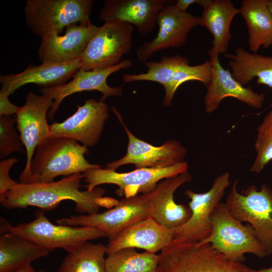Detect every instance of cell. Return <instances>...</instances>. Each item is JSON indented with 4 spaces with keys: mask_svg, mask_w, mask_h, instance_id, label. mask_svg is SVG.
Instances as JSON below:
<instances>
[{
    "mask_svg": "<svg viewBox=\"0 0 272 272\" xmlns=\"http://www.w3.org/2000/svg\"><path fill=\"white\" fill-rule=\"evenodd\" d=\"M83 178V173H78L49 183H18L0 197L1 205L10 210L33 206L49 211L57 208L61 201L70 200L75 202L77 212L92 214L98 213L102 206L113 204V198L104 197L105 191L102 188L80 190Z\"/></svg>",
    "mask_w": 272,
    "mask_h": 272,
    "instance_id": "obj_1",
    "label": "cell"
},
{
    "mask_svg": "<svg viewBox=\"0 0 272 272\" xmlns=\"http://www.w3.org/2000/svg\"><path fill=\"white\" fill-rule=\"evenodd\" d=\"M89 150L77 141L65 138L50 137L36 149L27 183H46L57 176H69L100 167L85 158ZM27 184V183H26Z\"/></svg>",
    "mask_w": 272,
    "mask_h": 272,
    "instance_id": "obj_2",
    "label": "cell"
},
{
    "mask_svg": "<svg viewBox=\"0 0 272 272\" xmlns=\"http://www.w3.org/2000/svg\"><path fill=\"white\" fill-rule=\"evenodd\" d=\"M156 272H255L231 260L209 243L175 238L159 254Z\"/></svg>",
    "mask_w": 272,
    "mask_h": 272,
    "instance_id": "obj_3",
    "label": "cell"
},
{
    "mask_svg": "<svg viewBox=\"0 0 272 272\" xmlns=\"http://www.w3.org/2000/svg\"><path fill=\"white\" fill-rule=\"evenodd\" d=\"M32 221L12 226L1 220V232H11L23 236L49 249L62 248L72 252L92 240L107 237L101 230L89 226L55 225L45 216L43 211L37 210Z\"/></svg>",
    "mask_w": 272,
    "mask_h": 272,
    "instance_id": "obj_4",
    "label": "cell"
},
{
    "mask_svg": "<svg viewBox=\"0 0 272 272\" xmlns=\"http://www.w3.org/2000/svg\"><path fill=\"white\" fill-rule=\"evenodd\" d=\"M210 235L200 241L209 243L228 258L244 262V254L252 253L259 258L267 254L249 225H244L229 213L225 203L220 202L211 216Z\"/></svg>",
    "mask_w": 272,
    "mask_h": 272,
    "instance_id": "obj_5",
    "label": "cell"
},
{
    "mask_svg": "<svg viewBox=\"0 0 272 272\" xmlns=\"http://www.w3.org/2000/svg\"><path fill=\"white\" fill-rule=\"evenodd\" d=\"M92 0H28L24 8L26 22L41 38L60 34L72 25H88Z\"/></svg>",
    "mask_w": 272,
    "mask_h": 272,
    "instance_id": "obj_6",
    "label": "cell"
},
{
    "mask_svg": "<svg viewBox=\"0 0 272 272\" xmlns=\"http://www.w3.org/2000/svg\"><path fill=\"white\" fill-rule=\"evenodd\" d=\"M189 63L188 58L185 56H163L158 61L143 62L147 67L146 73L124 74L123 81L125 83L147 81L160 84L165 90L163 104L169 107L177 90L182 84L197 81L206 86L211 79L213 65L210 59L196 65H190Z\"/></svg>",
    "mask_w": 272,
    "mask_h": 272,
    "instance_id": "obj_7",
    "label": "cell"
},
{
    "mask_svg": "<svg viewBox=\"0 0 272 272\" xmlns=\"http://www.w3.org/2000/svg\"><path fill=\"white\" fill-rule=\"evenodd\" d=\"M237 184L235 180L225 205L233 218L250 224L267 255H272V190L265 184L259 190L251 185L240 193Z\"/></svg>",
    "mask_w": 272,
    "mask_h": 272,
    "instance_id": "obj_8",
    "label": "cell"
},
{
    "mask_svg": "<svg viewBox=\"0 0 272 272\" xmlns=\"http://www.w3.org/2000/svg\"><path fill=\"white\" fill-rule=\"evenodd\" d=\"M134 26L129 23L106 20L99 27L79 58L80 70L106 69L120 63L132 46Z\"/></svg>",
    "mask_w": 272,
    "mask_h": 272,
    "instance_id": "obj_9",
    "label": "cell"
},
{
    "mask_svg": "<svg viewBox=\"0 0 272 272\" xmlns=\"http://www.w3.org/2000/svg\"><path fill=\"white\" fill-rule=\"evenodd\" d=\"M153 212L152 203L147 193L123 198L113 208L102 213L71 216L57 219L56 223L97 228L104 232L110 241L131 225L152 217Z\"/></svg>",
    "mask_w": 272,
    "mask_h": 272,
    "instance_id": "obj_10",
    "label": "cell"
},
{
    "mask_svg": "<svg viewBox=\"0 0 272 272\" xmlns=\"http://www.w3.org/2000/svg\"><path fill=\"white\" fill-rule=\"evenodd\" d=\"M188 169L187 163L184 161L165 168H138L123 173L100 167L89 169L83 175L87 190L92 191L101 184H112L118 187L116 194L129 197L138 193H148L156 187L160 180L187 172Z\"/></svg>",
    "mask_w": 272,
    "mask_h": 272,
    "instance_id": "obj_11",
    "label": "cell"
},
{
    "mask_svg": "<svg viewBox=\"0 0 272 272\" xmlns=\"http://www.w3.org/2000/svg\"><path fill=\"white\" fill-rule=\"evenodd\" d=\"M53 103V100L49 96L38 95L30 91L26 96L24 105L19 107L16 114L17 127L26 153V165L20 175L19 183H28L36 149L41 142L50 137L47 113Z\"/></svg>",
    "mask_w": 272,
    "mask_h": 272,
    "instance_id": "obj_12",
    "label": "cell"
},
{
    "mask_svg": "<svg viewBox=\"0 0 272 272\" xmlns=\"http://www.w3.org/2000/svg\"><path fill=\"white\" fill-rule=\"evenodd\" d=\"M230 173L224 172L215 179L207 192L199 193L191 189L185 191V195L190 199L188 206L191 216L183 225L172 230L173 239L199 242L210 235L212 230L211 216L230 185Z\"/></svg>",
    "mask_w": 272,
    "mask_h": 272,
    "instance_id": "obj_13",
    "label": "cell"
},
{
    "mask_svg": "<svg viewBox=\"0 0 272 272\" xmlns=\"http://www.w3.org/2000/svg\"><path fill=\"white\" fill-rule=\"evenodd\" d=\"M113 111L122 124L128 138L126 154L121 158L106 165L108 169L116 170L126 164H133L138 168H165L182 163L187 153V149L175 140L166 141L160 146H154L135 137L124 124L117 110Z\"/></svg>",
    "mask_w": 272,
    "mask_h": 272,
    "instance_id": "obj_14",
    "label": "cell"
},
{
    "mask_svg": "<svg viewBox=\"0 0 272 272\" xmlns=\"http://www.w3.org/2000/svg\"><path fill=\"white\" fill-rule=\"evenodd\" d=\"M156 24L159 27L156 36L137 49V58L141 62L146 61L158 51L182 46L190 31L199 25V17L180 12L174 4H169L157 14Z\"/></svg>",
    "mask_w": 272,
    "mask_h": 272,
    "instance_id": "obj_15",
    "label": "cell"
},
{
    "mask_svg": "<svg viewBox=\"0 0 272 272\" xmlns=\"http://www.w3.org/2000/svg\"><path fill=\"white\" fill-rule=\"evenodd\" d=\"M108 117V105L90 98L65 120L50 125V137L72 139L87 147L93 146L99 142Z\"/></svg>",
    "mask_w": 272,
    "mask_h": 272,
    "instance_id": "obj_16",
    "label": "cell"
},
{
    "mask_svg": "<svg viewBox=\"0 0 272 272\" xmlns=\"http://www.w3.org/2000/svg\"><path fill=\"white\" fill-rule=\"evenodd\" d=\"M132 65L130 60L124 59L117 65L106 69L90 71L80 69L69 83L42 88L40 90L42 94L49 96L53 100V105L47 114L48 118L52 120L62 100L74 93L97 91L102 95L100 100L102 101L109 97L120 96L123 93L122 88L109 86L107 83V79L112 73L129 68Z\"/></svg>",
    "mask_w": 272,
    "mask_h": 272,
    "instance_id": "obj_17",
    "label": "cell"
},
{
    "mask_svg": "<svg viewBox=\"0 0 272 272\" xmlns=\"http://www.w3.org/2000/svg\"><path fill=\"white\" fill-rule=\"evenodd\" d=\"M213 65L212 77L206 85L204 98L205 109L208 113L215 112L221 101L226 97L234 98L256 109L260 108L264 95L255 92L251 87H245L237 81L231 72L221 64L219 55L208 52Z\"/></svg>",
    "mask_w": 272,
    "mask_h": 272,
    "instance_id": "obj_18",
    "label": "cell"
},
{
    "mask_svg": "<svg viewBox=\"0 0 272 272\" xmlns=\"http://www.w3.org/2000/svg\"><path fill=\"white\" fill-rule=\"evenodd\" d=\"M99 27L88 25L67 27L64 34H48L41 37L38 56L42 62L61 63L79 58Z\"/></svg>",
    "mask_w": 272,
    "mask_h": 272,
    "instance_id": "obj_19",
    "label": "cell"
},
{
    "mask_svg": "<svg viewBox=\"0 0 272 272\" xmlns=\"http://www.w3.org/2000/svg\"><path fill=\"white\" fill-rule=\"evenodd\" d=\"M170 0H107L101 9L99 19L104 21L114 20L135 26L138 32L145 36L156 25L158 13Z\"/></svg>",
    "mask_w": 272,
    "mask_h": 272,
    "instance_id": "obj_20",
    "label": "cell"
},
{
    "mask_svg": "<svg viewBox=\"0 0 272 272\" xmlns=\"http://www.w3.org/2000/svg\"><path fill=\"white\" fill-rule=\"evenodd\" d=\"M81 67L79 58L61 63L29 64L20 73L1 75L0 92L10 96L17 89L28 84H35L42 88L59 86L73 78Z\"/></svg>",
    "mask_w": 272,
    "mask_h": 272,
    "instance_id": "obj_21",
    "label": "cell"
},
{
    "mask_svg": "<svg viewBox=\"0 0 272 272\" xmlns=\"http://www.w3.org/2000/svg\"><path fill=\"white\" fill-rule=\"evenodd\" d=\"M172 230L152 217L141 220L126 228L106 245L107 255L125 248H138L156 253L173 240Z\"/></svg>",
    "mask_w": 272,
    "mask_h": 272,
    "instance_id": "obj_22",
    "label": "cell"
},
{
    "mask_svg": "<svg viewBox=\"0 0 272 272\" xmlns=\"http://www.w3.org/2000/svg\"><path fill=\"white\" fill-rule=\"evenodd\" d=\"M187 172L165 179L147 193L152 203V217L165 228L172 230L185 223L191 216L189 207L177 204L174 199L175 191L183 184L192 180Z\"/></svg>",
    "mask_w": 272,
    "mask_h": 272,
    "instance_id": "obj_23",
    "label": "cell"
},
{
    "mask_svg": "<svg viewBox=\"0 0 272 272\" xmlns=\"http://www.w3.org/2000/svg\"><path fill=\"white\" fill-rule=\"evenodd\" d=\"M199 25L213 35L212 47L208 52L219 55L228 50L231 38L230 25L235 16L240 14L230 0H209L202 8Z\"/></svg>",
    "mask_w": 272,
    "mask_h": 272,
    "instance_id": "obj_24",
    "label": "cell"
},
{
    "mask_svg": "<svg viewBox=\"0 0 272 272\" xmlns=\"http://www.w3.org/2000/svg\"><path fill=\"white\" fill-rule=\"evenodd\" d=\"M223 56L228 59L233 77L241 85H247L256 78L257 84L272 88V56L249 52L241 46L234 53H225Z\"/></svg>",
    "mask_w": 272,
    "mask_h": 272,
    "instance_id": "obj_25",
    "label": "cell"
},
{
    "mask_svg": "<svg viewBox=\"0 0 272 272\" xmlns=\"http://www.w3.org/2000/svg\"><path fill=\"white\" fill-rule=\"evenodd\" d=\"M51 251L19 235L3 233L0 238V272H15Z\"/></svg>",
    "mask_w": 272,
    "mask_h": 272,
    "instance_id": "obj_26",
    "label": "cell"
},
{
    "mask_svg": "<svg viewBox=\"0 0 272 272\" xmlns=\"http://www.w3.org/2000/svg\"><path fill=\"white\" fill-rule=\"evenodd\" d=\"M239 10L248 29V43L250 51L257 53L261 47H270L272 14L267 0H243Z\"/></svg>",
    "mask_w": 272,
    "mask_h": 272,
    "instance_id": "obj_27",
    "label": "cell"
},
{
    "mask_svg": "<svg viewBox=\"0 0 272 272\" xmlns=\"http://www.w3.org/2000/svg\"><path fill=\"white\" fill-rule=\"evenodd\" d=\"M105 254L106 246L87 242L68 253L57 272H106Z\"/></svg>",
    "mask_w": 272,
    "mask_h": 272,
    "instance_id": "obj_28",
    "label": "cell"
},
{
    "mask_svg": "<svg viewBox=\"0 0 272 272\" xmlns=\"http://www.w3.org/2000/svg\"><path fill=\"white\" fill-rule=\"evenodd\" d=\"M159 261V254L125 248L108 255L105 268L106 272H156Z\"/></svg>",
    "mask_w": 272,
    "mask_h": 272,
    "instance_id": "obj_29",
    "label": "cell"
},
{
    "mask_svg": "<svg viewBox=\"0 0 272 272\" xmlns=\"http://www.w3.org/2000/svg\"><path fill=\"white\" fill-rule=\"evenodd\" d=\"M256 132L254 143L256 155L250 171L258 174L272 161V110L257 127Z\"/></svg>",
    "mask_w": 272,
    "mask_h": 272,
    "instance_id": "obj_30",
    "label": "cell"
},
{
    "mask_svg": "<svg viewBox=\"0 0 272 272\" xmlns=\"http://www.w3.org/2000/svg\"><path fill=\"white\" fill-rule=\"evenodd\" d=\"M16 118L12 115H0V157L3 159L13 152L24 153V147L14 124Z\"/></svg>",
    "mask_w": 272,
    "mask_h": 272,
    "instance_id": "obj_31",
    "label": "cell"
},
{
    "mask_svg": "<svg viewBox=\"0 0 272 272\" xmlns=\"http://www.w3.org/2000/svg\"><path fill=\"white\" fill-rule=\"evenodd\" d=\"M18 162V160L11 158L2 160L0 162V197L4 195L18 182L11 178L10 169Z\"/></svg>",
    "mask_w": 272,
    "mask_h": 272,
    "instance_id": "obj_32",
    "label": "cell"
},
{
    "mask_svg": "<svg viewBox=\"0 0 272 272\" xmlns=\"http://www.w3.org/2000/svg\"><path fill=\"white\" fill-rule=\"evenodd\" d=\"M9 95L0 92V115H12L16 114L19 107L12 103L9 99Z\"/></svg>",
    "mask_w": 272,
    "mask_h": 272,
    "instance_id": "obj_33",
    "label": "cell"
},
{
    "mask_svg": "<svg viewBox=\"0 0 272 272\" xmlns=\"http://www.w3.org/2000/svg\"><path fill=\"white\" fill-rule=\"evenodd\" d=\"M209 0H177L174 5L180 12H187L189 6L193 4H197L202 8L207 4Z\"/></svg>",
    "mask_w": 272,
    "mask_h": 272,
    "instance_id": "obj_34",
    "label": "cell"
},
{
    "mask_svg": "<svg viewBox=\"0 0 272 272\" xmlns=\"http://www.w3.org/2000/svg\"><path fill=\"white\" fill-rule=\"evenodd\" d=\"M15 272H44V271L42 269L36 270L31 265V264H29L21 267Z\"/></svg>",
    "mask_w": 272,
    "mask_h": 272,
    "instance_id": "obj_35",
    "label": "cell"
},
{
    "mask_svg": "<svg viewBox=\"0 0 272 272\" xmlns=\"http://www.w3.org/2000/svg\"><path fill=\"white\" fill-rule=\"evenodd\" d=\"M255 272H272V266L268 268H261L258 270H255Z\"/></svg>",
    "mask_w": 272,
    "mask_h": 272,
    "instance_id": "obj_36",
    "label": "cell"
},
{
    "mask_svg": "<svg viewBox=\"0 0 272 272\" xmlns=\"http://www.w3.org/2000/svg\"><path fill=\"white\" fill-rule=\"evenodd\" d=\"M267 4L269 10L272 14V0H267Z\"/></svg>",
    "mask_w": 272,
    "mask_h": 272,
    "instance_id": "obj_37",
    "label": "cell"
}]
</instances>
